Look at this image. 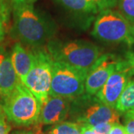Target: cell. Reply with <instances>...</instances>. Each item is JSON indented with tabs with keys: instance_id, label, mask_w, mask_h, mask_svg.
Segmentation results:
<instances>
[{
	"instance_id": "cell-14",
	"label": "cell",
	"mask_w": 134,
	"mask_h": 134,
	"mask_svg": "<svg viewBox=\"0 0 134 134\" xmlns=\"http://www.w3.org/2000/svg\"><path fill=\"white\" fill-rule=\"evenodd\" d=\"M115 109L121 115L134 113V76L130 80L121 94Z\"/></svg>"
},
{
	"instance_id": "cell-12",
	"label": "cell",
	"mask_w": 134,
	"mask_h": 134,
	"mask_svg": "<svg viewBox=\"0 0 134 134\" xmlns=\"http://www.w3.org/2000/svg\"><path fill=\"white\" fill-rule=\"evenodd\" d=\"M10 54L16 74L19 81L23 83L34 61V50L29 49L23 44L17 42L14 45Z\"/></svg>"
},
{
	"instance_id": "cell-9",
	"label": "cell",
	"mask_w": 134,
	"mask_h": 134,
	"mask_svg": "<svg viewBox=\"0 0 134 134\" xmlns=\"http://www.w3.org/2000/svg\"><path fill=\"white\" fill-rule=\"evenodd\" d=\"M119 58L111 53L102 54L89 69L85 81V93L96 96L114 72Z\"/></svg>"
},
{
	"instance_id": "cell-19",
	"label": "cell",
	"mask_w": 134,
	"mask_h": 134,
	"mask_svg": "<svg viewBox=\"0 0 134 134\" xmlns=\"http://www.w3.org/2000/svg\"><path fill=\"white\" fill-rule=\"evenodd\" d=\"M123 115L127 134H134V113H128Z\"/></svg>"
},
{
	"instance_id": "cell-20",
	"label": "cell",
	"mask_w": 134,
	"mask_h": 134,
	"mask_svg": "<svg viewBox=\"0 0 134 134\" xmlns=\"http://www.w3.org/2000/svg\"><path fill=\"white\" fill-rule=\"evenodd\" d=\"M114 123L110 122H102L93 126H90L96 133L98 134H109L110 129Z\"/></svg>"
},
{
	"instance_id": "cell-7",
	"label": "cell",
	"mask_w": 134,
	"mask_h": 134,
	"mask_svg": "<svg viewBox=\"0 0 134 134\" xmlns=\"http://www.w3.org/2000/svg\"><path fill=\"white\" fill-rule=\"evenodd\" d=\"M34 50V61L23 83L38 99L41 105L49 98L54 60L46 49Z\"/></svg>"
},
{
	"instance_id": "cell-15",
	"label": "cell",
	"mask_w": 134,
	"mask_h": 134,
	"mask_svg": "<svg viewBox=\"0 0 134 134\" xmlns=\"http://www.w3.org/2000/svg\"><path fill=\"white\" fill-rule=\"evenodd\" d=\"M48 134H82L81 125L72 121H63L53 125Z\"/></svg>"
},
{
	"instance_id": "cell-3",
	"label": "cell",
	"mask_w": 134,
	"mask_h": 134,
	"mask_svg": "<svg viewBox=\"0 0 134 134\" xmlns=\"http://www.w3.org/2000/svg\"><path fill=\"white\" fill-rule=\"evenodd\" d=\"M3 98L2 108L9 121L22 127L38 124L42 105L22 82H18L12 92Z\"/></svg>"
},
{
	"instance_id": "cell-23",
	"label": "cell",
	"mask_w": 134,
	"mask_h": 134,
	"mask_svg": "<svg viewBox=\"0 0 134 134\" xmlns=\"http://www.w3.org/2000/svg\"><path fill=\"white\" fill-rule=\"evenodd\" d=\"M6 18V14H0V43L4 40L5 37V25L4 21Z\"/></svg>"
},
{
	"instance_id": "cell-6",
	"label": "cell",
	"mask_w": 134,
	"mask_h": 134,
	"mask_svg": "<svg viewBox=\"0 0 134 134\" xmlns=\"http://www.w3.org/2000/svg\"><path fill=\"white\" fill-rule=\"evenodd\" d=\"M87 73L88 70L54 60L49 96L73 99L83 94Z\"/></svg>"
},
{
	"instance_id": "cell-27",
	"label": "cell",
	"mask_w": 134,
	"mask_h": 134,
	"mask_svg": "<svg viewBox=\"0 0 134 134\" xmlns=\"http://www.w3.org/2000/svg\"><path fill=\"white\" fill-rule=\"evenodd\" d=\"M130 31H131V34L134 38V24L130 25Z\"/></svg>"
},
{
	"instance_id": "cell-13",
	"label": "cell",
	"mask_w": 134,
	"mask_h": 134,
	"mask_svg": "<svg viewBox=\"0 0 134 134\" xmlns=\"http://www.w3.org/2000/svg\"><path fill=\"white\" fill-rule=\"evenodd\" d=\"M63 8L79 18L92 19L99 10L90 0H53Z\"/></svg>"
},
{
	"instance_id": "cell-10",
	"label": "cell",
	"mask_w": 134,
	"mask_h": 134,
	"mask_svg": "<svg viewBox=\"0 0 134 134\" xmlns=\"http://www.w3.org/2000/svg\"><path fill=\"white\" fill-rule=\"evenodd\" d=\"M72 100L58 96H49L48 100L42 105L38 125H54L63 121L69 117Z\"/></svg>"
},
{
	"instance_id": "cell-1",
	"label": "cell",
	"mask_w": 134,
	"mask_h": 134,
	"mask_svg": "<svg viewBox=\"0 0 134 134\" xmlns=\"http://www.w3.org/2000/svg\"><path fill=\"white\" fill-rule=\"evenodd\" d=\"M57 25L33 3L14 5L12 34L19 43L30 48H43L57 32Z\"/></svg>"
},
{
	"instance_id": "cell-8",
	"label": "cell",
	"mask_w": 134,
	"mask_h": 134,
	"mask_svg": "<svg viewBox=\"0 0 134 134\" xmlns=\"http://www.w3.org/2000/svg\"><path fill=\"white\" fill-rule=\"evenodd\" d=\"M134 76L131 68L125 59H120L114 72L96 96L106 105L115 108L121 94L130 80Z\"/></svg>"
},
{
	"instance_id": "cell-24",
	"label": "cell",
	"mask_w": 134,
	"mask_h": 134,
	"mask_svg": "<svg viewBox=\"0 0 134 134\" xmlns=\"http://www.w3.org/2000/svg\"><path fill=\"white\" fill-rule=\"evenodd\" d=\"M82 134H98L89 125H81Z\"/></svg>"
},
{
	"instance_id": "cell-16",
	"label": "cell",
	"mask_w": 134,
	"mask_h": 134,
	"mask_svg": "<svg viewBox=\"0 0 134 134\" xmlns=\"http://www.w3.org/2000/svg\"><path fill=\"white\" fill-rule=\"evenodd\" d=\"M119 11L130 25L134 24V0H118Z\"/></svg>"
},
{
	"instance_id": "cell-26",
	"label": "cell",
	"mask_w": 134,
	"mask_h": 134,
	"mask_svg": "<svg viewBox=\"0 0 134 134\" xmlns=\"http://www.w3.org/2000/svg\"><path fill=\"white\" fill-rule=\"evenodd\" d=\"M5 11H6V9H5V4L3 3L2 0H0V14H6Z\"/></svg>"
},
{
	"instance_id": "cell-22",
	"label": "cell",
	"mask_w": 134,
	"mask_h": 134,
	"mask_svg": "<svg viewBox=\"0 0 134 134\" xmlns=\"http://www.w3.org/2000/svg\"><path fill=\"white\" fill-rule=\"evenodd\" d=\"M125 60L127 61V63H128V65L131 68L132 71L133 72L134 74V52H131V51H128L127 52L125 55Z\"/></svg>"
},
{
	"instance_id": "cell-2",
	"label": "cell",
	"mask_w": 134,
	"mask_h": 134,
	"mask_svg": "<svg viewBox=\"0 0 134 134\" xmlns=\"http://www.w3.org/2000/svg\"><path fill=\"white\" fill-rule=\"evenodd\" d=\"M46 51L54 60L88 71L103 54L99 46L84 40H61L53 38L46 44Z\"/></svg>"
},
{
	"instance_id": "cell-4",
	"label": "cell",
	"mask_w": 134,
	"mask_h": 134,
	"mask_svg": "<svg viewBox=\"0 0 134 134\" xmlns=\"http://www.w3.org/2000/svg\"><path fill=\"white\" fill-rule=\"evenodd\" d=\"M119 113L106 105L96 96L83 93L73 98L69 117L81 125L93 126L102 122L119 123Z\"/></svg>"
},
{
	"instance_id": "cell-28",
	"label": "cell",
	"mask_w": 134,
	"mask_h": 134,
	"mask_svg": "<svg viewBox=\"0 0 134 134\" xmlns=\"http://www.w3.org/2000/svg\"><path fill=\"white\" fill-rule=\"evenodd\" d=\"M14 134H33L32 133H29V132H17Z\"/></svg>"
},
{
	"instance_id": "cell-17",
	"label": "cell",
	"mask_w": 134,
	"mask_h": 134,
	"mask_svg": "<svg viewBox=\"0 0 134 134\" xmlns=\"http://www.w3.org/2000/svg\"><path fill=\"white\" fill-rule=\"evenodd\" d=\"M90 1L96 5L99 12L107 9H113L118 4V0H90Z\"/></svg>"
},
{
	"instance_id": "cell-18",
	"label": "cell",
	"mask_w": 134,
	"mask_h": 134,
	"mask_svg": "<svg viewBox=\"0 0 134 134\" xmlns=\"http://www.w3.org/2000/svg\"><path fill=\"white\" fill-rule=\"evenodd\" d=\"M10 130V126L8 120L5 115L2 106L0 105V134H8Z\"/></svg>"
},
{
	"instance_id": "cell-5",
	"label": "cell",
	"mask_w": 134,
	"mask_h": 134,
	"mask_svg": "<svg viewBox=\"0 0 134 134\" xmlns=\"http://www.w3.org/2000/svg\"><path fill=\"white\" fill-rule=\"evenodd\" d=\"M92 34L104 43L134 44L130 24L119 10L113 9L104 10L98 14Z\"/></svg>"
},
{
	"instance_id": "cell-11",
	"label": "cell",
	"mask_w": 134,
	"mask_h": 134,
	"mask_svg": "<svg viewBox=\"0 0 134 134\" xmlns=\"http://www.w3.org/2000/svg\"><path fill=\"white\" fill-rule=\"evenodd\" d=\"M11 60V54L6 48L0 46V96L9 95L19 82Z\"/></svg>"
},
{
	"instance_id": "cell-25",
	"label": "cell",
	"mask_w": 134,
	"mask_h": 134,
	"mask_svg": "<svg viewBox=\"0 0 134 134\" xmlns=\"http://www.w3.org/2000/svg\"><path fill=\"white\" fill-rule=\"evenodd\" d=\"M36 0H11L14 5L23 4V3H34Z\"/></svg>"
},
{
	"instance_id": "cell-21",
	"label": "cell",
	"mask_w": 134,
	"mask_h": 134,
	"mask_svg": "<svg viewBox=\"0 0 134 134\" xmlns=\"http://www.w3.org/2000/svg\"><path fill=\"white\" fill-rule=\"evenodd\" d=\"M109 134H127V132L124 125H121L120 123H114Z\"/></svg>"
}]
</instances>
